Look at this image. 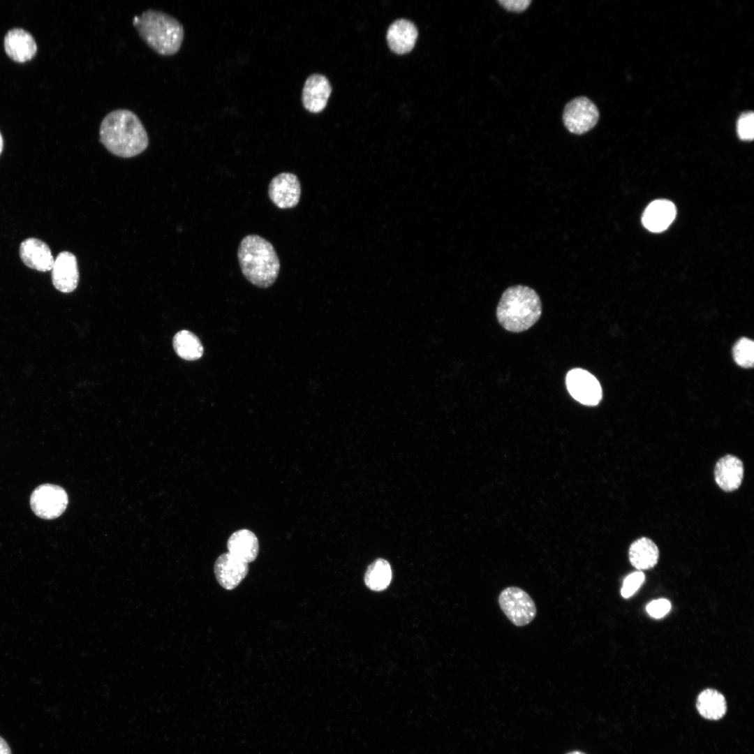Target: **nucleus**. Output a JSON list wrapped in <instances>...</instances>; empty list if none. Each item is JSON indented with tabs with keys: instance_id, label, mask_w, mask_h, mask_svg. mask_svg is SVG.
I'll list each match as a JSON object with an SVG mask.
<instances>
[{
	"instance_id": "f257e3e1",
	"label": "nucleus",
	"mask_w": 754,
	"mask_h": 754,
	"mask_svg": "<svg viewBox=\"0 0 754 754\" xmlns=\"http://www.w3.org/2000/svg\"><path fill=\"white\" fill-rule=\"evenodd\" d=\"M99 137L110 152L122 158L135 156L149 145L147 132L138 116L124 108L112 110L103 117Z\"/></svg>"
},
{
	"instance_id": "f03ea898",
	"label": "nucleus",
	"mask_w": 754,
	"mask_h": 754,
	"mask_svg": "<svg viewBox=\"0 0 754 754\" xmlns=\"http://www.w3.org/2000/svg\"><path fill=\"white\" fill-rule=\"evenodd\" d=\"M237 258L244 277L253 285L270 287L276 281L280 261L273 245L258 235H248L240 242Z\"/></svg>"
},
{
	"instance_id": "7ed1b4c3",
	"label": "nucleus",
	"mask_w": 754,
	"mask_h": 754,
	"mask_svg": "<svg viewBox=\"0 0 754 754\" xmlns=\"http://www.w3.org/2000/svg\"><path fill=\"white\" fill-rule=\"evenodd\" d=\"M133 24L141 38L157 53L172 55L180 49L184 36V27L174 16L149 8L135 15Z\"/></svg>"
},
{
	"instance_id": "20e7f679",
	"label": "nucleus",
	"mask_w": 754,
	"mask_h": 754,
	"mask_svg": "<svg viewBox=\"0 0 754 754\" xmlns=\"http://www.w3.org/2000/svg\"><path fill=\"white\" fill-rule=\"evenodd\" d=\"M541 313L542 304L538 293L523 285L507 288L496 308L498 323L512 332L528 330L538 320Z\"/></svg>"
},
{
	"instance_id": "39448f33",
	"label": "nucleus",
	"mask_w": 754,
	"mask_h": 754,
	"mask_svg": "<svg viewBox=\"0 0 754 754\" xmlns=\"http://www.w3.org/2000/svg\"><path fill=\"white\" fill-rule=\"evenodd\" d=\"M68 497L66 490L61 486L45 483L36 487L32 491L29 504L34 514L43 519H54L66 510Z\"/></svg>"
},
{
	"instance_id": "423d86ee",
	"label": "nucleus",
	"mask_w": 754,
	"mask_h": 754,
	"mask_svg": "<svg viewBox=\"0 0 754 754\" xmlns=\"http://www.w3.org/2000/svg\"><path fill=\"white\" fill-rule=\"evenodd\" d=\"M498 600L501 610L516 626L530 623L536 616L537 609L533 600L519 587L508 586L504 589L500 593Z\"/></svg>"
},
{
	"instance_id": "0eeeda50",
	"label": "nucleus",
	"mask_w": 754,
	"mask_h": 754,
	"mask_svg": "<svg viewBox=\"0 0 754 754\" xmlns=\"http://www.w3.org/2000/svg\"><path fill=\"white\" fill-rule=\"evenodd\" d=\"M599 119L596 105L588 98L579 96L570 101L563 112V121L572 133L584 134L591 130Z\"/></svg>"
},
{
	"instance_id": "6e6552de",
	"label": "nucleus",
	"mask_w": 754,
	"mask_h": 754,
	"mask_svg": "<svg viewBox=\"0 0 754 754\" xmlns=\"http://www.w3.org/2000/svg\"><path fill=\"white\" fill-rule=\"evenodd\" d=\"M566 384L570 394L586 406H596L602 399L603 393L598 379L586 370L576 368L569 371Z\"/></svg>"
},
{
	"instance_id": "1a4fd4ad",
	"label": "nucleus",
	"mask_w": 754,
	"mask_h": 754,
	"mask_svg": "<svg viewBox=\"0 0 754 754\" xmlns=\"http://www.w3.org/2000/svg\"><path fill=\"white\" fill-rule=\"evenodd\" d=\"M267 193L269 198L277 207L281 209H291L299 203L301 184L296 175L283 172L272 179Z\"/></svg>"
},
{
	"instance_id": "9d476101",
	"label": "nucleus",
	"mask_w": 754,
	"mask_h": 754,
	"mask_svg": "<svg viewBox=\"0 0 754 754\" xmlns=\"http://www.w3.org/2000/svg\"><path fill=\"white\" fill-rule=\"evenodd\" d=\"M214 571L219 584L226 590H232L246 577L249 563L226 552L216 559Z\"/></svg>"
},
{
	"instance_id": "9b49d317",
	"label": "nucleus",
	"mask_w": 754,
	"mask_h": 754,
	"mask_svg": "<svg viewBox=\"0 0 754 754\" xmlns=\"http://www.w3.org/2000/svg\"><path fill=\"white\" fill-rule=\"evenodd\" d=\"M79 272L76 257L68 251L61 252L52 268V281L58 290L68 293L77 286Z\"/></svg>"
},
{
	"instance_id": "f8f14e48",
	"label": "nucleus",
	"mask_w": 754,
	"mask_h": 754,
	"mask_svg": "<svg viewBox=\"0 0 754 754\" xmlns=\"http://www.w3.org/2000/svg\"><path fill=\"white\" fill-rule=\"evenodd\" d=\"M332 88L327 78L321 74H313L306 80L302 90V103L310 112L318 113L325 108Z\"/></svg>"
},
{
	"instance_id": "ddd939ff",
	"label": "nucleus",
	"mask_w": 754,
	"mask_h": 754,
	"mask_svg": "<svg viewBox=\"0 0 754 754\" xmlns=\"http://www.w3.org/2000/svg\"><path fill=\"white\" fill-rule=\"evenodd\" d=\"M20 256L26 266L43 272L52 269L54 262L48 245L33 237L20 244Z\"/></svg>"
},
{
	"instance_id": "4468645a",
	"label": "nucleus",
	"mask_w": 754,
	"mask_h": 754,
	"mask_svg": "<svg viewBox=\"0 0 754 754\" xmlns=\"http://www.w3.org/2000/svg\"><path fill=\"white\" fill-rule=\"evenodd\" d=\"M676 207L667 200H656L645 209L642 221L644 226L651 232H660L665 230L675 219Z\"/></svg>"
},
{
	"instance_id": "2eb2a0df",
	"label": "nucleus",
	"mask_w": 754,
	"mask_h": 754,
	"mask_svg": "<svg viewBox=\"0 0 754 754\" xmlns=\"http://www.w3.org/2000/svg\"><path fill=\"white\" fill-rule=\"evenodd\" d=\"M4 47L7 54L15 61L25 62L36 53L37 46L32 36L22 29H13L6 35Z\"/></svg>"
},
{
	"instance_id": "dca6fc26",
	"label": "nucleus",
	"mask_w": 754,
	"mask_h": 754,
	"mask_svg": "<svg viewBox=\"0 0 754 754\" xmlns=\"http://www.w3.org/2000/svg\"><path fill=\"white\" fill-rule=\"evenodd\" d=\"M714 477L717 485L723 490H736L741 485L744 477L742 461L731 454L721 457L716 464Z\"/></svg>"
},
{
	"instance_id": "f3484780",
	"label": "nucleus",
	"mask_w": 754,
	"mask_h": 754,
	"mask_svg": "<svg viewBox=\"0 0 754 754\" xmlns=\"http://www.w3.org/2000/svg\"><path fill=\"white\" fill-rule=\"evenodd\" d=\"M418 31L415 25L404 19L394 21L387 32V41L391 50L403 54L409 52L415 44Z\"/></svg>"
},
{
	"instance_id": "a211bd4d",
	"label": "nucleus",
	"mask_w": 754,
	"mask_h": 754,
	"mask_svg": "<svg viewBox=\"0 0 754 754\" xmlns=\"http://www.w3.org/2000/svg\"><path fill=\"white\" fill-rule=\"evenodd\" d=\"M228 552L238 559L249 563L258 554L259 543L256 534L246 528L234 532L227 542Z\"/></svg>"
},
{
	"instance_id": "6ab92c4d",
	"label": "nucleus",
	"mask_w": 754,
	"mask_h": 754,
	"mask_svg": "<svg viewBox=\"0 0 754 754\" xmlns=\"http://www.w3.org/2000/svg\"><path fill=\"white\" fill-rule=\"evenodd\" d=\"M630 563L637 570H648L656 566L659 550L651 539L643 537L634 541L628 551Z\"/></svg>"
},
{
	"instance_id": "aec40b11",
	"label": "nucleus",
	"mask_w": 754,
	"mask_h": 754,
	"mask_svg": "<svg viewBox=\"0 0 754 754\" xmlns=\"http://www.w3.org/2000/svg\"><path fill=\"white\" fill-rule=\"evenodd\" d=\"M695 705L700 715L710 720H720L727 712L725 696L713 688L702 690L697 697Z\"/></svg>"
},
{
	"instance_id": "412c9836",
	"label": "nucleus",
	"mask_w": 754,
	"mask_h": 754,
	"mask_svg": "<svg viewBox=\"0 0 754 754\" xmlns=\"http://www.w3.org/2000/svg\"><path fill=\"white\" fill-rule=\"evenodd\" d=\"M173 348L179 357L188 361L200 359L204 352L199 338L186 330H181L175 334L173 337Z\"/></svg>"
},
{
	"instance_id": "4be33fe9",
	"label": "nucleus",
	"mask_w": 754,
	"mask_h": 754,
	"mask_svg": "<svg viewBox=\"0 0 754 754\" xmlns=\"http://www.w3.org/2000/svg\"><path fill=\"white\" fill-rule=\"evenodd\" d=\"M392 579V570L389 562L378 559L369 566L364 575L367 586L375 591L385 589Z\"/></svg>"
},
{
	"instance_id": "5701e85b",
	"label": "nucleus",
	"mask_w": 754,
	"mask_h": 754,
	"mask_svg": "<svg viewBox=\"0 0 754 754\" xmlns=\"http://www.w3.org/2000/svg\"><path fill=\"white\" fill-rule=\"evenodd\" d=\"M736 363L744 368L752 367L754 362V343L748 338L739 339L733 348Z\"/></svg>"
},
{
	"instance_id": "b1692460",
	"label": "nucleus",
	"mask_w": 754,
	"mask_h": 754,
	"mask_svg": "<svg viewBox=\"0 0 754 754\" xmlns=\"http://www.w3.org/2000/svg\"><path fill=\"white\" fill-rule=\"evenodd\" d=\"M737 133L742 140H752L754 137V115L753 112L742 113L737 121Z\"/></svg>"
},
{
	"instance_id": "393cba45",
	"label": "nucleus",
	"mask_w": 754,
	"mask_h": 754,
	"mask_svg": "<svg viewBox=\"0 0 754 754\" xmlns=\"http://www.w3.org/2000/svg\"><path fill=\"white\" fill-rule=\"evenodd\" d=\"M645 579L642 571H636L628 575L623 580L621 589V596L628 598L633 596L640 587Z\"/></svg>"
},
{
	"instance_id": "a878e982",
	"label": "nucleus",
	"mask_w": 754,
	"mask_h": 754,
	"mask_svg": "<svg viewBox=\"0 0 754 754\" xmlns=\"http://www.w3.org/2000/svg\"><path fill=\"white\" fill-rule=\"evenodd\" d=\"M649 614L655 618L660 619L666 615L671 609L670 602L664 598L658 599L649 603L646 607Z\"/></svg>"
},
{
	"instance_id": "bb28decb",
	"label": "nucleus",
	"mask_w": 754,
	"mask_h": 754,
	"mask_svg": "<svg viewBox=\"0 0 754 754\" xmlns=\"http://www.w3.org/2000/svg\"><path fill=\"white\" fill-rule=\"evenodd\" d=\"M498 3L504 8L512 12H522L526 10L531 3L530 0H499Z\"/></svg>"
},
{
	"instance_id": "cd10ccee",
	"label": "nucleus",
	"mask_w": 754,
	"mask_h": 754,
	"mask_svg": "<svg viewBox=\"0 0 754 754\" xmlns=\"http://www.w3.org/2000/svg\"><path fill=\"white\" fill-rule=\"evenodd\" d=\"M0 754H11L9 746L6 741L0 737Z\"/></svg>"
},
{
	"instance_id": "c85d7f7f",
	"label": "nucleus",
	"mask_w": 754,
	"mask_h": 754,
	"mask_svg": "<svg viewBox=\"0 0 754 754\" xmlns=\"http://www.w3.org/2000/svg\"><path fill=\"white\" fill-rule=\"evenodd\" d=\"M2 149H3V138H2V136H1V135L0 133V154H1V151H2Z\"/></svg>"
},
{
	"instance_id": "c756f323",
	"label": "nucleus",
	"mask_w": 754,
	"mask_h": 754,
	"mask_svg": "<svg viewBox=\"0 0 754 754\" xmlns=\"http://www.w3.org/2000/svg\"><path fill=\"white\" fill-rule=\"evenodd\" d=\"M567 754H586V753H584V752L579 751H574L570 752V753H568Z\"/></svg>"
}]
</instances>
